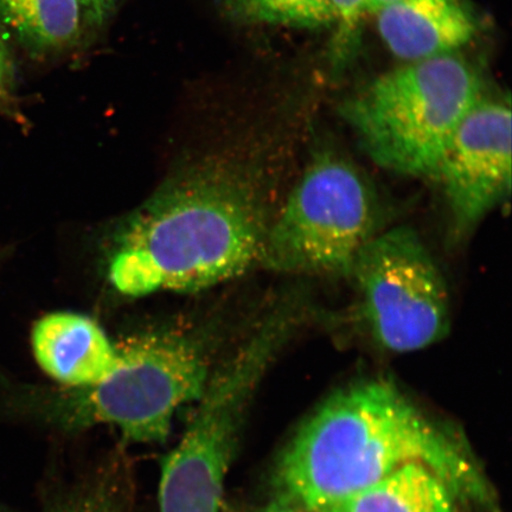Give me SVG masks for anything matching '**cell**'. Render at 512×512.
<instances>
[{"label": "cell", "instance_id": "obj_1", "mask_svg": "<svg viewBox=\"0 0 512 512\" xmlns=\"http://www.w3.org/2000/svg\"><path fill=\"white\" fill-rule=\"evenodd\" d=\"M411 464L443 479L459 502L494 511V492L465 441L382 379L325 401L285 448L275 484L280 499L323 512Z\"/></svg>", "mask_w": 512, "mask_h": 512}, {"label": "cell", "instance_id": "obj_2", "mask_svg": "<svg viewBox=\"0 0 512 512\" xmlns=\"http://www.w3.org/2000/svg\"><path fill=\"white\" fill-rule=\"evenodd\" d=\"M266 230L251 172L214 153L172 175L120 224L107 278L131 298L207 290L260 261Z\"/></svg>", "mask_w": 512, "mask_h": 512}, {"label": "cell", "instance_id": "obj_3", "mask_svg": "<svg viewBox=\"0 0 512 512\" xmlns=\"http://www.w3.org/2000/svg\"><path fill=\"white\" fill-rule=\"evenodd\" d=\"M117 345L118 366L105 380L43 394L35 408L67 432L110 425L133 443H163L178 409L200 400L208 386L209 338L190 326L170 325Z\"/></svg>", "mask_w": 512, "mask_h": 512}, {"label": "cell", "instance_id": "obj_4", "mask_svg": "<svg viewBox=\"0 0 512 512\" xmlns=\"http://www.w3.org/2000/svg\"><path fill=\"white\" fill-rule=\"evenodd\" d=\"M480 99L475 70L450 54L381 75L344 102L342 117L377 165L433 179L454 128Z\"/></svg>", "mask_w": 512, "mask_h": 512}, {"label": "cell", "instance_id": "obj_5", "mask_svg": "<svg viewBox=\"0 0 512 512\" xmlns=\"http://www.w3.org/2000/svg\"><path fill=\"white\" fill-rule=\"evenodd\" d=\"M293 323L290 313H273L246 347L210 376L187 431L163 459L160 512L220 511L248 402Z\"/></svg>", "mask_w": 512, "mask_h": 512}, {"label": "cell", "instance_id": "obj_6", "mask_svg": "<svg viewBox=\"0 0 512 512\" xmlns=\"http://www.w3.org/2000/svg\"><path fill=\"white\" fill-rule=\"evenodd\" d=\"M375 192L342 157L315 159L267 228L260 261L302 275H350L358 254L380 233Z\"/></svg>", "mask_w": 512, "mask_h": 512}, {"label": "cell", "instance_id": "obj_7", "mask_svg": "<svg viewBox=\"0 0 512 512\" xmlns=\"http://www.w3.org/2000/svg\"><path fill=\"white\" fill-rule=\"evenodd\" d=\"M350 275L364 323L382 349L398 354L419 351L450 331L445 279L412 228L377 233L358 254Z\"/></svg>", "mask_w": 512, "mask_h": 512}, {"label": "cell", "instance_id": "obj_8", "mask_svg": "<svg viewBox=\"0 0 512 512\" xmlns=\"http://www.w3.org/2000/svg\"><path fill=\"white\" fill-rule=\"evenodd\" d=\"M443 189L454 239H463L511 189V110L480 99L454 128L433 177Z\"/></svg>", "mask_w": 512, "mask_h": 512}, {"label": "cell", "instance_id": "obj_9", "mask_svg": "<svg viewBox=\"0 0 512 512\" xmlns=\"http://www.w3.org/2000/svg\"><path fill=\"white\" fill-rule=\"evenodd\" d=\"M31 348L38 366L63 388L93 386L119 363L118 345L94 319L57 311L32 326Z\"/></svg>", "mask_w": 512, "mask_h": 512}, {"label": "cell", "instance_id": "obj_10", "mask_svg": "<svg viewBox=\"0 0 512 512\" xmlns=\"http://www.w3.org/2000/svg\"><path fill=\"white\" fill-rule=\"evenodd\" d=\"M376 15L383 42L408 62L450 55L476 32L463 0H398Z\"/></svg>", "mask_w": 512, "mask_h": 512}, {"label": "cell", "instance_id": "obj_11", "mask_svg": "<svg viewBox=\"0 0 512 512\" xmlns=\"http://www.w3.org/2000/svg\"><path fill=\"white\" fill-rule=\"evenodd\" d=\"M457 502L443 479L425 466L411 464L334 508L341 512H457Z\"/></svg>", "mask_w": 512, "mask_h": 512}, {"label": "cell", "instance_id": "obj_12", "mask_svg": "<svg viewBox=\"0 0 512 512\" xmlns=\"http://www.w3.org/2000/svg\"><path fill=\"white\" fill-rule=\"evenodd\" d=\"M0 18L31 46L57 49L81 35L85 17L78 0H0Z\"/></svg>", "mask_w": 512, "mask_h": 512}, {"label": "cell", "instance_id": "obj_13", "mask_svg": "<svg viewBox=\"0 0 512 512\" xmlns=\"http://www.w3.org/2000/svg\"><path fill=\"white\" fill-rule=\"evenodd\" d=\"M230 15L247 23L317 29L336 24L331 0H221Z\"/></svg>", "mask_w": 512, "mask_h": 512}, {"label": "cell", "instance_id": "obj_14", "mask_svg": "<svg viewBox=\"0 0 512 512\" xmlns=\"http://www.w3.org/2000/svg\"><path fill=\"white\" fill-rule=\"evenodd\" d=\"M56 512H128L124 490L114 478L102 477L67 499Z\"/></svg>", "mask_w": 512, "mask_h": 512}, {"label": "cell", "instance_id": "obj_15", "mask_svg": "<svg viewBox=\"0 0 512 512\" xmlns=\"http://www.w3.org/2000/svg\"><path fill=\"white\" fill-rule=\"evenodd\" d=\"M331 4L335 10L339 40L347 42L366 14V0H331Z\"/></svg>", "mask_w": 512, "mask_h": 512}, {"label": "cell", "instance_id": "obj_16", "mask_svg": "<svg viewBox=\"0 0 512 512\" xmlns=\"http://www.w3.org/2000/svg\"><path fill=\"white\" fill-rule=\"evenodd\" d=\"M12 89H14V74H12L8 51L0 38V111H6L10 107Z\"/></svg>", "mask_w": 512, "mask_h": 512}, {"label": "cell", "instance_id": "obj_17", "mask_svg": "<svg viewBox=\"0 0 512 512\" xmlns=\"http://www.w3.org/2000/svg\"><path fill=\"white\" fill-rule=\"evenodd\" d=\"M86 23L100 25L107 21L120 0H78Z\"/></svg>", "mask_w": 512, "mask_h": 512}, {"label": "cell", "instance_id": "obj_18", "mask_svg": "<svg viewBox=\"0 0 512 512\" xmlns=\"http://www.w3.org/2000/svg\"><path fill=\"white\" fill-rule=\"evenodd\" d=\"M260 512H303V510L299 509L297 505L279 498L277 502H273Z\"/></svg>", "mask_w": 512, "mask_h": 512}, {"label": "cell", "instance_id": "obj_19", "mask_svg": "<svg viewBox=\"0 0 512 512\" xmlns=\"http://www.w3.org/2000/svg\"><path fill=\"white\" fill-rule=\"evenodd\" d=\"M398 2V0H366V14H377L386 6Z\"/></svg>", "mask_w": 512, "mask_h": 512}, {"label": "cell", "instance_id": "obj_20", "mask_svg": "<svg viewBox=\"0 0 512 512\" xmlns=\"http://www.w3.org/2000/svg\"><path fill=\"white\" fill-rule=\"evenodd\" d=\"M323 512H341V511L337 510L336 508H332V509H329V510H326Z\"/></svg>", "mask_w": 512, "mask_h": 512}, {"label": "cell", "instance_id": "obj_21", "mask_svg": "<svg viewBox=\"0 0 512 512\" xmlns=\"http://www.w3.org/2000/svg\"><path fill=\"white\" fill-rule=\"evenodd\" d=\"M0 512H6V511H4L2 508H0Z\"/></svg>", "mask_w": 512, "mask_h": 512}]
</instances>
